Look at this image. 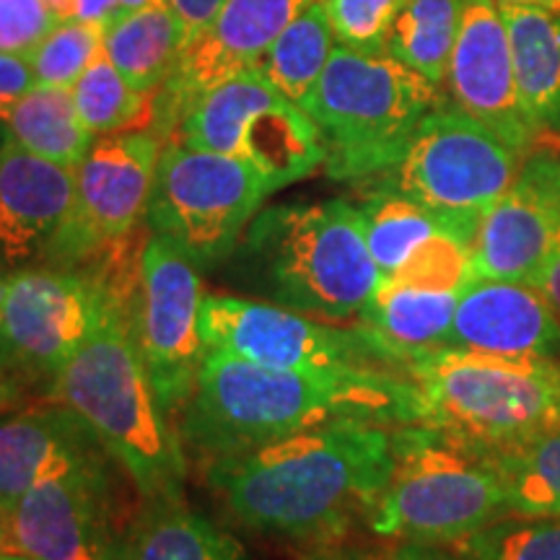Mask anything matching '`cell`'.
I'll use <instances>...</instances> for the list:
<instances>
[{
	"label": "cell",
	"mask_w": 560,
	"mask_h": 560,
	"mask_svg": "<svg viewBox=\"0 0 560 560\" xmlns=\"http://www.w3.org/2000/svg\"><path fill=\"white\" fill-rule=\"evenodd\" d=\"M392 429L366 418L330 420L210 462L208 488L257 535L335 545L355 522H369L387 486Z\"/></svg>",
	"instance_id": "1"
},
{
	"label": "cell",
	"mask_w": 560,
	"mask_h": 560,
	"mask_svg": "<svg viewBox=\"0 0 560 560\" xmlns=\"http://www.w3.org/2000/svg\"><path fill=\"white\" fill-rule=\"evenodd\" d=\"M340 418L412 423L410 380L384 371L268 369L208 348L192 397L182 410L179 436L210 465Z\"/></svg>",
	"instance_id": "2"
},
{
	"label": "cell",
	"mask_w": 560,
	"mask_h": 560,
	"mask_svg": "<svg viewBox=\"0 0 560 560\" xmlns=\"http://www.w3.org/2000/svg\"><path fill=\"white\" fill-rule=\"evenodd\" d=\"M223 265L236 289L325 322L359 319L382 285L361 210L340 198L262 210Z\"/></svg>",
	"instance_id": "3"
},
{
	"label": "cell",
	"mask_w": 560,
	"mask_h": 560,
	"mask_svg": "<svg viewBox=\"0 0 560 560\" xmlns=\"http://www.w3.org/2000/svg\"><path fill=\"white\" fill-rule=\"evenodd\" d=\"M128 299L107 285L94 330L47 384V400L83 420L143 499H182L185 444L132 338Z\"/></svg>",
	"instance_id": "4"
},
{
	"label": "cell",
	"mask_w": 560,
	"mask_h": 560,
	"mask_svg": "<svg viewBox=\"0 0 560 560\" xmlns=\"http://www.w3.org/2000/svg\"><path fill=\"white\" fill-rule=\"evenodd\" d=\"M412 423L486 452L560 429V361L436 348L408 361Z\"/></svg>",
	"instance_id": "5"
},
{
	"label": "cell",
	"mask_w": 560,
	"mask_h": 560,
	"mask_svg": "<svg viewBox=\"0 0 560 560\" xmlns=\"http://www.w3.org/2000/svg\"><path fill=\"white\" fill-rule=\"evenodd\" d=\"M446 91L395 55L335 45L332 58L301 109L312 117L332 179H371L392 170L412 132Z\"/></svg>",
	"instance_id": "6"
},
{
	"label": "cell",
	"mask_w": 560,
	"mask_h": 560,
	"mask_svg": "<svg viewBox=\"0 0 560 560\" xmlns=\"http://www.w3.org/2000/svg\"><path fill=\"white\" fill-rule=\"evenodd\" d=\"M509 516L490 452L431 429H392V470L369 529L384 540L457 542Z\"/></svg>",
	"instance_id": "7"
},
{
	"label": "cell",
	"mask_w": 560,
	"mask_h": 560,
	"mask_svg": "<svg viewBox=\"0 0 560 560\" xmlns=\"http://www.w3.org/2000/svg\"><path fill=\"white\" fill-rule=\"evenodd\" d=\"M524 161L486 125L444 104L418 125L400 161L371 179L433 210L452 234L472 244L482 213L511 190Z\"/></svg>",
	"instance_id": "8"
},
{
	"label": "cell",
	"mask_w": 560,
	"mask_h": 560,
	"mask_svg": "<svg viewBox=\"0 0 560 560\" xmlns=\"http://www.w3.org/2000/svg\"><path fill=\"white\" fill-rule=\"evenodd\" d=\"M265 198L260 174L247 161L192 149L177 138L161 149L145 221L198 270H213L240 247Z\"/></svg>",
	"instance_id": "9"
},
{
	"label": "cell",
	"mask_w": 560,
	"mask_h": 560,
	"mask_svg": "<svg viewBox=\"0 0 560 560\" xmlns=\"http://www.w3.org/2000/svg\"><path fill=\"white\" fill-rule=\"evenodd\" d=\"M161 149L151 130L94 138L75 166L73 208L42 265L102 278L130 262L128 240L149 208Z\"/></svg>",
	"instance_id": "10"
},
{
	"label": "cell",
	"mask_w": 560,
	"mask_h": 560,
	"mask_svg": "<svg viewBox=\"0 0 560 560\" xmlns=\"http://www.w3.org/2000/svg\"><path fill=\"white\" fill-rule=\"evenodd\" d=\"M179 140L247 161L268 195L325 166L317 125L257 70L208 91L182 122Z\"/></svg>",
	"instance_id": "11"
},
{
	"label": "cell",
	"mask_w": 560,
	"mask_h": 560,
	"mask_svg": "<svg viewBox=\"0 0 560 560\" xmlns=\"http://www.w3.org/2000/svg\"><path fill=\"white\" fill-rule=\"evenodd\" d=\"M200 330L206 348L223 350L257 366L304 374L384 371L408 376L359 325H327L325 319L306 317L270 301L206 296Z\"/></svg>",
	"instance_id": "12"
},
{
	"label": "cell",
	"mask_w": 560,
	"mask_h": 560,
	"mask_svg": "<svg viewBox=\"0 0 560 560\" xmlns=\"http://www.w3.org/2000/svg\"><path fill=\"white\" fill-rule=\"evenodd\" d=\"M202 299L198 265L166 236L153 234L140 252V276L128 299V317L161 408L170 418L185 410L206 359Z\"/></svg>",
	"instance_id": "13"
},
{
	"label": "cell",
	"mask_w": 560,
	"mask_h": 560,
	"mask_svg": "<svg viewBox=\"0 0 560 560\" xmlns=\"http://www.w3.org/2000/svg\"><path fill=\"white\" fill-rule=\"evenodd\" d=\"M314 0H226L210 26L179 52L170 79L153 94L151 132L177 140L182 122L208 91L260 62L285 26Z\"/></svg>",
	"instance_id": "14"
},
{
	"label": "cell",
	"mask_w": 560,
	"mask_h": 560,
	"mask_svg": "<svg viewBox=\"0 0 560 560\" xmlns=\"http://www.w3.org/2000/svg\"><path fill=\"white\" fill-rule=\"evenodd\" d=\"M107 285L83 272L30 265L11 270L0 338L34 382L50 384L100 319Z\"/></svg>",
	"instance_id": "15"
},
{
	"label": "cell",
	"mask_w": 560,
	"mask_h": 560,
	"mask_svg": "<svg viewBox=\"0 0 560 560\" xmlns=\"http://www.w3.org/2000/svg\"><path fill=\"white\" fill-rule=\"evenodd\" d=\"M109 488L104 459L37 482L0 520L11 550L30 560H117L122 532L112 524Z\"/></svg>",
	"instance_id": "16"
},
{
	"label": "cell",
	"mask_w": 560,
	"mask_h": 560,
	"mask_svg": "<svg viewBox=\"0 0 560 560\" xmlns=\"http://www.w3.org/2000/svg\"><path fill=\"white\" fill-rule=\"evenodd\" d=\"M446 100L503 143L532 156L540 136L524 115L506 21L493 0H467L444 79Z\"/></svg>",
	"instance_id": "17"
},
{
	"label": "cell",
	"mask_w": 560,
	"mask_h": 560,
	"mask_svg": "<svg viewBox=\"0 0 560 560\" xmlns=\"http://www.w3.org/2000/svg\"><path fill=\"white\" fill-rule=\"evenodd\" d=\"M558 221L560 159L535 151L511 190L482 213L470 244L472 278L535 285L548 262Z\"/></svg>",
	"instance_id": "18"
},
{
	"label": "cell",
	"mask_w": 560,
	"mask_h": 560,
	"mask_svg": "<svg viewBox=\"0 0 560 560\" xmlns=\"http://www.w3.org/2000/svg\"><path fill=\"white\" fill-rule=\"evenodd\" d=\"M75 200V170L0 138V265L45 262Z\"/></svg>",
	"instance_id": "19"
},
{
	"label": "cell",
	"mask_w": 560,
	"mask_h": 560,
	"mask_svg": "<svg viewBox=\"0 0 560 560\" xmlns=\"http://www.w3.org/2000/svg\"><path fill=\"white\" fill-rule=\"evenodd\" d=\"M446 346L501 359L560 361V322L535 285L472 280L459 293Z\"/></svg>",
	"instance_id": "20"
},
{
	"label": "cell",
	"mask_w": 560,
	"mask_h": 560,
	"mask_svg": "<svg viewBox=\"0 0 560 560\" xmlns=\"http://www.w3.org/2000/svg\"><path fill=\"white\" fill-rule=\"evenodd\" d=\"M109 454L66 405L47 400L0 418V520L37 482Z\"/></svg>",
	"instance_id": "21"
},
{
	"label": "cell",
	"mask_w": 560,
	"mask_h": 560,
	"mask_svg": "<svg viewBox=\"0 0 560 560\" xmlns=\"http://www.w3.org/2000/svg\"><path fill=\"white\" fill-rule=\"evenodd\" d=\"M117 560H249L244 545L182 499H143L117 545Z\"/></svg>",
	"instance_id": "22"
},
{
	"label": "cell",
	"mask_w": 560,
	"mask_h": 560,
	"mask_svg": "<svg viewBox=\"0 0 560 560\" xmlns=\"http://www.w3.org/2000/svg\"><path fill=\"white\" fill-rule=\"evenodd\" d=\"M459 293H433L382 283L355 325L405 369L408 361L444 348Z\"/></svg>",
	"instance_id": "23"
},
{
	"label": "cell",
	"mask_w": 560,
	"mask_h": 560,
	"mask_svg": "<svg viewBox=\"0 0 560 560\" xmlns=\"http://www.w3.org/2000/svg\"><path fill=\"white\" fill-rule=\"evenodd\" d=\"M501 16L524 115L540 136L542 149L560 122V11L501 9Z\"/></svg>",
	"instance_id": "24"
},
{
	"label": "cell",
	"mask_w": 560,
	"mask_h": 560,
	"mask_svg": "<svg viewBox=\"0 0 560 560\" xmlns=\"http://www.w3.org/2000/svg\"><path fill=\"white\" fill-rule=\"evenodd\" d=\"M182 45V26L166 3L128 13L104 30V55L143 94L164 86Z\"/></svg>",
	"instance_id": "25"
},
{
	"label": "cell",
	"mask_w": 560,
	"mask_h": 560,
	"mask_svg": "<svg viewBox=\"0 0 560 560\" xmlns=\"http://www.w3.org/2000/svg\"><path fill=\"white\" fill-rule=\"evenodd\" d=\"M0 125L3 136L16 140L21 149L70 170L81 164L94 143L75 112L70 89H30Z\"/></svg>",
	"instance_id": "26"
},
{
	"label": "cell",
	"mask_w": 560,
	"mask_h": 560,
	"mask_svg": "<svg viewBox=\"0 0 560 560\" xmlns=\"http://www.w3.org/2000/svg\"><path fill=\"white\" fill-rule=\"evenodd\" d=\"M335 50V34L322 0L306 5L272 42L257 73L285 100L304 107Z\"/></svg>",
	"instance_id": "27"
},
{
	"label": "cell",
	"mask_w": 560,
	"mask_h": 560,
	"mask_svg": "<svg viewBox=\"0 0 560 560\" xmlns=\"http://www.w3.org/2000/svg\"><path fill=\"white\" fill-rule=\"evenodd\" d=\"M467 0H405L387 37V52L444 89Z\"/></svg>",
	"instance_id": "28"
},
{
	"label": "cell",
	"mask_w": 560,
	"mask_h": 560,
	"mask_svg": "<svg viewBox=\"0 0 560 560\" xmlns=\"http://www.w3.org/2000/svg\"><path fill=\"white\" fill-rule=\"evenodd\" d=\"M509 516H560V429L490 452Z\"/></svg>",
	"instance_id": "29"
},
{
	"label": "cell",
	"mask_w": 560,
	"mask_h": 560,
	"mask_svg": "<svg viewBox=\"0 0 560 560\" xmlns=\"http://www.w3.org/2000/svg\"><path fill=\"white\" fill-rule=\"evenodd\" d=\"M359 210L369 252L382 278H389L400 268L420 242L429 240L439 229H446V223L433 210L400 192L380 190V187H371Z\"/></svg>",
	"instance_id": "30"
},
{
	"label": "cell",
	"mask_w": 560,
	"mask_h": 560,
	"mask_svg": "<svg viewBox=\"0 0 560 560\" xmlns=\"http://www.w3.org/2000/svg\"><path fill=\"white\" fill-rule=\"evenodd\" d=\"M70 91H73V104L81 122L94 138L151 128L153 94L132 89L104 50L96 55V60Z\"/></svg>",
	"instance_id": "31"
},
{
	"label": "cell",
	"mask_w": 560,
	"mask_h": 560,
	"mask_svg": "<svg viewBox=\"0 0 560 560\" xmlns=\"http://www.w3.org/2000/svg\"><path fill=\"white\" fill-rule=\"evenodd\" d=\"M452 545L467 560H560V516H503Z\"/></svg>",
	"instance_id": "32"
},
{
	"label": "cell",
	"mask_w": 560,
	"mask_h": 560,
	"mask_svg": "<svg viewBox=\"0 0 560 560\" xmlns=\"http://www.w3.org/2000/svg\"><path fill=\"white\" fill-rule=\"evenodd\" d=\"M472 280L470 244L452 231L439 229L420 242L389 278H382V283L433 293H462Z\"/></svg>",
	"instance_id": "33"
},
{
	"label": "cell",
	"mask_w": 560,
	"mask_h": 560,
	"mask_svg": "<svg viewBox=\"0 0 560 560\" xmlns=\"http://www.w3.org/2000/svg\"><path fill=\"white\" fill-rule=\"evenodd\" d=\"M102 50L104 26L60 21L26 58L34 73V86L73 89Z\"/></svg>",
	"instance_id": "34"
},
{
	"label": "cell",
	"mask_w": 560,
	"mask_h": 560,
	"mask_svg": "<svg viewBox=\"0 0 560 560\" xmlns=\"http://www.w3.org/2000/svg\"><path fill=\"white\" fill-rule=\"evenodd\" d=\"M335 45L359 52H384L405 0H322Z\"/></svg>",
	"instance_id": "35"
},
{
	"label": "cell",
	"mask_w": 560,
	"mask_h": 560,
	"mask_svg": "<svg viewBox=\"0 0 560 560\" xmlns=\"http://www.w3.org/2000/svg\"><path fill=\"white\" fill-rule=\"evenodd\" d=\"M58 24L47 0H0V52L30 58Z\"/></svg>",
	"instance_id": "36"
},
{
	"label": "cell",
	"mask_w": 560,
	"mask_h": 560,
	"mask_svg": "<svg viewBox=\"0 0 560 560\" xmlns=\"http://www.w3.org/2000/svg\"><path fill=\"white\" fill-rule=\"evenodd\" d=\"M32 384L34 380L30 371L21 366L11 348L0 338V418L24 408Z\"/></svg>",
	"instance_id": "37"
},
{
	"label": "cell",
	"mask_w": 560,
	"mask_h": 560,
	"mask_svg": "<svg viewBox=\"0 0 560 560\" xmlns=\"http://www.w3.org/2000/svg\"><path fill=\"white\" fill-rule=\"evenodd\" d=\"M34 89V73L30 60L21 55L0 52V122L13 109L26 91Z\"/></svg>",
	"instance_id": "38"
},
{
	"label": "cell",
	"mask_w": 560,
	"mask_h": 560,
	"mask_svg": "<svg viewBox=\"0 0 560 560\" xmlns=\"http://www.w3.org/2000/svg\"><path fill=\"white\" fill-rule=\"evenodd\" d=\"M223 3L226 0H166V5H170L182 26V39H185L182 50L208 30Z\"/></svg>",
	"instance_id": "39"
},
{
	"label": "cell",
	"mask_w": 560,
	"mask_h": 560,
	"mask_svg": "<svg viewBox=\"0 0 560 560\" xmlns=\"http://www.w3.org/2000/svg\"><path fill=\"white\" fill-rule=\"evenodd\" d=\"M380 560H467L452 542L395 540L380 552Z\"/></svg>",
	"instance_id": "40"
},
{
	"label": "cell",
	"mask_w": 560,
	"mask_h": 560,
	"mask_svg": "<svg viewBox=\"0 0 560 560\" xmlns=\"http://www.w3.org/2000/svg\"><path fill=\"white\" fill-rule=\"evenodd\" d=\"M535 289L542 293L545 301H548L550 310L556 312V317L560 322V221H558L556 236H552L548 262H545V268L535 280Z\"/></svg>",
	"instance_id": "41"
},
{
	"label": "cell",
	"mask_w": 560,
	"mask_h": 560,
	"mask_svg": "<svg viewBox=\"0 0 560 560\" xmlns=\"http://www.w3.org/2000/svg\"><path fill=\"white\" fill-rule=\"evenodd\" d=\"M120 13V0H75L73 3V21H83V24L107 26Z\"/></svg>",
	"instance_id": "42"
},
{
	"label": "cell",
	"mask_w": 560,
	"mask_h": 560,
	"mask_svg": "<svg viewBox=\"0 0 560 560\" xmlns=\"http://www.w3.org/2000/svg\"><path fill=\"white\" fill-rule=\"evenodd\" d=\"M301 560H380V552H355V550H340V548H322L317 552H310Z\"/></svg>",
	"instance_id": "43"
},
{
	"label": "cell",
	"mask_w": 560,
	"mask_h": 560,
	"mask_svg": "<svg viewBox=\"0 0 560 560\" xmlns=\"http://www.w3.org/2000/svg\"><path fill=\"white\" fill-rule=\"evenodd\" d=\"M499 9H540L560 11V0H493Z\"/></svg>",
	"instance_id": "44"
},
{
	"label": "cell",
	"mask_w": 560,
	"mask_h": 560,
	"mask_svg": "<svg viewBox=\"0 0 560 560\" xmlns=\"http://www.w3.org/2000/svg\"><path fill=\"white\" fill-rule=\"evenodd\" d=\"M159 3H166V0H120V13H117V19L128 16V13H136V11H145V9H151V5H159Z\"/></svg>",
	"instance_id": "45"
},
{
	"label": "cell",
	"mask_w": 560,
	"mask_h": 560,
	"mask_svg": "<svg viewBox=\"0 0 560 560\" xmlns=\"http://www.w3.org/2000/svg\"><path fill=\"white\" fill-rule=\"evenodd\" d=\"M73 3L75 0H47V5H50L58 21H73Z\"/></svg>",
	"instance_id": "46"
},
{
	"label": "cell",
	"mask_w": 560,
	"mask_h": 560,
	"mask_svg": "<svg viewBox=\"0 0 560 560\" xmlns=\"http://www.w3.org/2000/svg\"><path fill=\"white\" fill-rule=\"evenodd\" d=\"M9 278H11V270H9V268H3V265H0V312H3L5 293H9Z\"/></svg>",
	"instance_id": "47"
},
{
	"label": "cell",
	"mask_w": 560,
	"mask_h": 560,
	"mask_svg": "<svg viewBox=\"0 0 560 560\" xmlns=\"http://www.w3.org/2000/svg\"><path fill=\"white\" fill-rule=\"evenodd\" d=\"M3 552H13V550H11L9 535H5V527H3V522H0V556H3Z\"/></svg>",
	"instance_id": "48"
},
{
	"label": "cell",
	"mask_w": 560,
	"mask_h": 560,
	"mask_svg": "<svg viewBox=\"0 0 560 560\" xmlns=\"http://www.w3.org/2000/svg\"><path fill=\"white\" fill-rule=\"evenodd\" d=\"M0 560H30L26 556H19V552H3Z\"/></svg>",
	"instance_id": "49"
},
{
	"label": "cell",
	"mask_w": 560,
	"mask_h": 560,
	"mask_svg": "<svg viewBox=\"0 0 560 560\" xmlns=\"http://www.w3.org/2000/svg\"><path fill=\"white\" fill-rule=\"evenodd\" d=\"M550 140H552V143H558V140H560V122H558V128H556V130H552V136H550Z\"/></svg>",
	"instance_id": "50"
}]
</instances>
